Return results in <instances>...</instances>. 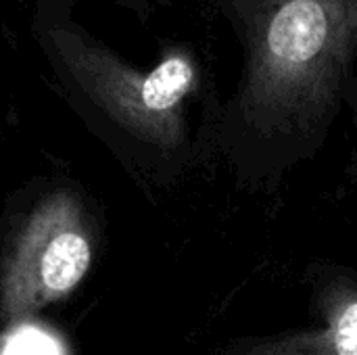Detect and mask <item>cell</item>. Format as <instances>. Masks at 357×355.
Instances as JSON below:
<instances>
[{
	"instance_id": "5",
	"label": "cell",
	"mask_w": 357,
	"mask_h": 355,
	"mask_svg": "<svg viewBox=\"0 0 357 355\" xmlns=\"http://www.w3.org/2000/svg\"><path fill=\"white\" fill-rule=\"evenodd\" d=\"M343 105H345V111L349 113L351 117V123L357 132V77L351 80L345 88V94H343Z\"/></svg>"
},
{
	"instance_id": "1",
	"label": "cell",
	"mask_w": 357,
	"mask_h": 355,
	"mask_svg": "<svg viewBox=\"0 0 357 355\" xmlns=\"http://www.w3.org/2000/svg\"><path fill=\"white\" fill-rule=\"evenodd\" d=\"M238 48L218 161L238 188L274 192L326 144L356 80L357 0H209Z\"/></svg>"
},
{
	"instance_id": "3",
	"label": "cell",
	"mask_w": 357,
	"mask_h": 355,
	"mask_svg": "<svg viewBox=\"0 0 357 355\" xmlns=\"http://www.w3.org/2000/svg\"><path fill=\"white\" fill-rule=\"evenodd\" d=\"M92 245L79 203L65 190L50 195L27 220L2 278V312L21 320L65 297L86 276Z\"/></svg>"
},
{
	"instance_id": "4",
	"label": "cell",
	"mask_w": 357,
	"mask_h": 355,
	"mask_svg": "<svg viewBox=\"0 0 357 355\" xmlns=\"http://www.w3.org/2000/svg\"><path fill=\"white\" fill-rule=\"evenodd\" d=\"M307 324L247 335L220 355H357V270L316 259L305 270Z\"/></svg>"
},
{
	"instance_id": "2",
	"label": "cell",
	"mask_w": 357,
	"mask_h": 355,
	"mask_svg": "<svg viewBox=\"0 0 357 355\" xmlns=\"http://www.w3.org/2000/svg\"><path fill=\"white\" fill-rule=\"evenodd\" d=\"M44 46L92 105L163 174L218 161L224 98L192 42H163L151 69L126 63L71 25H46Z\"/></svg>"
}]
</instances>
